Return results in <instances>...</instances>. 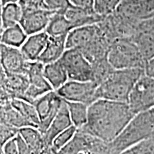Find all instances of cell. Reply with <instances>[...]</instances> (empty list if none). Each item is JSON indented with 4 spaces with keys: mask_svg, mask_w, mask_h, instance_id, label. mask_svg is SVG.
<instances>
[{
    "mask_svg": "<svg viewBox=\"0 0 154 154\" xmlns=\"http://www.w3.org/2000/svg\"><path fill=\"white\" fill-rule=\"evenodd\" d=\"M134 115L127 102L99 99L88 106L87 122L78 130L110 143Z\"/></svg>",
    "mask_w": 154,
    "mask_h": 154,
    "instance_id": "cell-1",
    "label": "cell"
},
{
    "mask_svg": "<svg viewBox=\"0 0 154 154\" xmlns=\"http://www.w3.org/2000/svg\"><path fill=\"white\" fill-rule=\"evenodd\" d=\"M152 136H154V108L134 115L122 132L109 143L110 153H124Z\"/></svg>",
    "mask_w": 154,
    "mask_h": 154,
    "instance_id": "cell-2",
    "label": "cell"
},
{
    "mask_svg": "<svg viewBox=\"0 0 154 154\" xmlns=\"http://www.w3.org/2000/svg\"><path fill=\"white\" fill-rule=\"evenodd\" d=\"M145 72L144 69H113L106 78L98 85L96 100L99 99L128 102L133 87Z\"/></svg>",
    "mask_w": 154,
    "mask_h": 154,
    "instance_id": "cell-3",
    "label": "cell"
},
{
    "mask_svg": "<svg viewBox=\"0 0 154 154\" xmlns=\"http://www.w3.org/2000/svg\"><path fill=\"white\" fill-rule=\"evenodd\" d=\"M108 60L115 69H144L146 61L132 36L116 38L111 42Z\"/></svg>",
    "mask_w": 154,
    "mask_h": 154,
    "instance_id": "cell-4",
    "label": "cell"
},
{
    "mask_svg": "<svg viewBox=\"0 0 154 154\" xmlns=\"http://www.w3.org/2000/svg\"><path fill=\"white\" fill-rule=\"evenodd\" d=\"M127 103L135 114L154 108V79L144 73L133 87Z\"/></svg>",
    "mask_w": 154,
    "mask_h": 154,
    "instance_id": "cell-5",
    "label": "cell"
},
{
    "mask_svg": "<svg viewBox=\"0 0 154 154\" xmlns=\"http://www.w3.org/2000/svg\"><path fill=\"white\" fill-rule=\"evenodd\" d=\"M59 153H110L109 143L77 129L72 139Z\"/></svg>",
    "mask_w": 154,
    "mask_h": 154,
    "instance_id": "cell-6",
    "label": "cell"
},
{
    "mask_svg": "<svg viewBox=\"0 0 154 154\" xmlns=\"http://www.w3.org/2000/svg\"><path fill=\"white\" fill-rule=\"evenodd\" d=\"M60 60L69 80L88 82L92 79V65L77 49H66Z\"/></svg>",
    "mask_w": 154,
    "mask_h": 154,
    "instance_id": "cell-7",
    "label": "cell"
},
{
    "mask_svg": "<svg viewBox=\"0 0 154 154\" xmlns=\"http://www.w3.org/2000/svg\"><path fill=\"white\" fill-rule=\"evenodd\" d=\"M97 87L98 84L92 81L68 80L56 91L65 101L82 102L89 106L96 100Z\"/></svg>",
    "mask_w": 154,
    "mask_h": 154,
    "instance_id": "cell-8",
    "label": "cell"
},
{
    "mask_svg": "<svg viewBox=\"0 0 154 154\" xmlns=\"http://www.w3.org/2000/svg\"><path fill=\"white\" fill-rule=\"evenodd\" d=\"M44 64L39 61H28L26 74L29 84L25 93V101L32 103L41 96L53 91L52 87L44 75Z\"/></svg>",
    "mask_w": 154,
    "mask_h": 154,
    "instance_id": "cell-9",
    "label": "cell"
},
{
    "mask_svg": "<svg viewBox=\"0 0 154 154\" xmlns=\"http://www.w3.org/2000/svg\"><path fill=\"white\" fill-rule=\"evenodd\" d=\"M63 101L56 91L47 92L34 101L33 104L37 112L39 124L38 128L42 134L47 131L56 116Z\"/></svg>",
    "mask_w": 154,
    "mask_h": 154,
    "instance_id": "cell-10",
    "label": "cell"
},
{
    "mask_svg": "<svg viewBox=\"0 0 154 154\" xmlns=\"http://www.w3.org/2000/svg\"><path fill=\"white\" fill-rule=\"evenodd\" d=\"M154 11V0H121L114 12L124 18L138 22Z\"/></svg>",
    "mask_w": 154,
    "mask_h": 154,
    "instance_id": "cell-11",
    "label": "cell"
},
{
    "mask_svg": "<svg viewBox=\"0 0 154 154\" xmlns=\"http://www.w3.org/2000/svg\"><path fill=\"white\" fill-rule=\"evenodd\" d=\"M55 12L43 8L22 9L19 24L28 36L43 32L45 31L50 19Z\"/></svg>",
    "mask_w": 154,
    "mask_h": 154,
    "instance_id": "cell-12",
    "label": "cell"
},
{
    "mask_svg": "<svg viewBox=\"0 0 154 154\" xmlns=\"http://www.w3.org/2000/svg\"><path fill=\"white\" fill-rule=\"evenodd\" d=\"M0 63L6 74H26L28 61L19 48L0 44Z\"/></svg>",
    "mask_w": 154,
    "mask_h": 154,
    "instance_id": "cell-13",
    "label": "cell"
},
{
    "mask_svg": "<svg viewBox=\"0 0 154 154\" xmlns=\"http://www.w3.org/2000/svg\"><path fill=\"white\" fill-rule=\"evenodd\" d=\"M102 34L103 32L98 23L73 29L67 34L66 49H82Z\"/></svg>",
    "mask_w": 154,
    "mask_h": 154,
    "instance_id": "cell-14",
    "label": "cell"
},
{
    "mask_svg": "<svg viewBox=\"0 0 154 154\" xmlns=\"http://www.w3.org/2000/svg\"><path fill=\"white\" fill-rule=\"evenodd\" d=\"M72 125L69 112L68 105L66 101L63 100L56 116L54 118L47 131L43 134L46 145L49 149L50 153H51V143L54 138L58 134Z\"/></svg>",
    "mask_w": 154,
    "mask_h": 154,
    "instance_id": "cell-15",
    "label": "cell"
},
{
    "mask_svg": "<svg viewBox=\"0 0 154 154\" xmlns=\"http://www.w3.org/2000/svg\"><path fill=\"white\" fill-rule=\"evenodd\" d=\"M49 36L45 31L31 34L20 47L25 59L28 61H38L49 40Z\"/></svg>",
    "mask_w": 154,
    "mask_h": 154,
    "instance_id": "cell-16",
    "label": "cell"
},
{
    "mask_svg": "<svg viewBox=\"0 0 154 154\" xmlns=\"http://www.w3.org/2000/svg\"><path fill=\"white\" fill-rule=\"evenodd\" d=\"M63 13L72 24L73 29L86 25L97 24L104 18V17L100 16L96 13L94 10H87L72 5Z\"/></svg>",
    "mask_w": 154,
    "mask_h": 154,
    "instance_id": "cell-17",
    "label": "cell"
},
{
    "mask_svg": "<svg viewBox=\"0 0 154 154\" xmlns=\"http://www.w3.org/2000/svg\"><path fill=\"white\" fill-rule=\"evenodd\" d=\"M111 42L103 33L79 50L90 63H93L107 57Z\"/></svg>",
    "mask_w": 154,
    "mask_h": 154,
    "instance_id": "cell-18",
    "label": "cell"
},
{
    "mask_svg": "<svg viewBox=\"0 0 154 154\" xmlns=\"http://www.w3.org/2000/svg\"><path fill=\"white\" fill-rule=\"evenodd\" d=\"M66 36H49L47 46L38 58V61L44 64H47L60 59L66 49Z\"/></svg>",
    "mask_w": 154,
    "mask_h": 154,
    "instance_id": "cell-19",
    "label": "cell"
},
{
    "mask_svg": "<svg viewBox=\"0 0 154 154\" xmlns=\"http://www.w3.org/2000/svg\"><path fill=\"white\" fill-rule=\"evenodd\" d=\"M19 133L28 145L31 153H50L46 145L43 134L37 127H23L19 128Z\"/></svg>",
    "mask_w": 154,
    "mask_h": 154,
    "instance_id": "cell-20",
    "label": "cell"
},
{
    "mask_svg": "<svg viewBox=\"0 0 154 154\" xmlns=\"http://www.w3.org/2000/svg\"><path fill=\"white\" fill-rule=\"evenodd\" d=\"M44 75L54 91L59 89L69 80L66 69L60 59L44 64Z\"/></svg>",
    "mask_w": 154,
    "mask_h": 154,
    "instance_id": "cell-21",
    "label": "cell"
},
{
    "mask_svg": "<svg viewBox=\"0 0 154 154\" xmlns=\"http://www.w3.org/2000/svg\"><path fill=\"white\" fill-rule=\"evenodd\" d=\"M29 79L25 74H7L5 85L11 99H24L25 93L29 87Z\"/></svg>",
    "mask_w": 154,
    "mask_h": 154,
    "instance_id": "cell-22",
    "label": "cell"
},
{
    "mask_svg": "<svg viewBox=\"0 0 154 154\" xmlns=\"http://www.w3.org/2000/svg\"><path fill=\"white\" fill-rule=\"evenodd\" d=\"M0 124L7 125L17 129L25 126H33L29 121L11 106L10 101L0 105Z\"/></svg>",
    "mask_w": 154,
    "mask_h": 154,
    "instance_id": "cell-23",
    "label": "cell"
},
{
    "mask_svg": "<svg viewBox=\"0 0 154 154\" xmlns=\"http://www.w3.org/2000/svg\"><path fill=\"white\" fill-rule=\"evenodd\" d=\"M27 37V34L24 32L21 25L18 24L4 29L0 37V44L20 49Z\"/></svg>",
    "mask_w": 154,
    "mask_h": 154,
    "instance_id": "cell-24",
    "label": "cell"
},
{
    "mask_svg": "<svg viewBox=\"0 0 154 154\" xmlns=\"http://www.w3.org/2000/svg\"><path fill=\"white\" fill-rule=\"evenodd\" d=\"M72 29H73L72 25L63 13L56 11L50 19L45 32L49 36H57L67 35Z\"/></svg>",
    "mask_w": 154,
    "mask_h": 154,
    "instance_id": "cell-25",
    "label": "cell"
},
{
    "mask_svg": "<svg viewBox=\"0 0 154 154\" xmlns=\"http://www.w3.org/2000/svg\"><path fill=\"white\" fill-rule=\"evenodd\" d=\"M66 103L72 124L77 129L82 128L87 122L88 105L76 101H66Z\"/></svg>",
    "mask_w": 154,
    "mask_h": 154,
    "instance_id": "cell-26",
    "label": "cell"
},
{
    "mask_svg": "<svg viewBox=\"0 0 154 154\" xmlns=\"http://www.w3.org/2000/svg\"><path fill=\"white\" fill-rule=\"evenodd\" d=\"M22 15V9L18 2H9L3 6L2 19L3 28L10 27L19 24Z\"/></svg>",
    "mask_w": 154,
    "mask_h": 154,
    "instance_id": "cell-27",
    "label": "cell"
},
{
    "mask_svg": "<svg viewBox=\"0 0 154 154\" xmlns=\"http://www.w3.org/2000/svg\"><path fill=\"white\" fill-rule=\"evenodd\" d=\"M10 103L14 109H16L26 120L29 121L32 126L38 128L39 120L36 108L33 103L19 99H11Z\"/></svg>",
    "mask_w": 154,
    "mask_h": 154,
    "instance_id": "cell-28",
    "label": "cell"
},
{
    "mask_svg": "<svg viewBox=\"0 0 154 154\" xmlns=\"http://www.w3.org/2000/svg\"><path fill=\"white\" fill-rule=\"evenodd\" d=\"M132 38L137 44L146 63L154 57V36L137 32Z\"/></svg>",
    "mask_w": 154,
    "mask_h": 154,
    "instance_id": "cell-29",
    "label": "cell"
},
{
    "mask_svg": "<svg viewBox=\"0 0 154 154\" xmlns=\"http://www.w3.org/2000/svg\"><path fill=\"white\" fill-rule=\"evenodd\" d=\"M92 65V82H95L99 85L103 82L109 74L112 72L113 69L109 62L108 58L91 63Z\"/></svg>",
    "mask_w": 154,
    "mask_h": 154,
    "instance_id": "cell-30",
    "label": "cell"
},
{
    "mask_svg": "<svg viewBox=\"0 0 154 154\" xmlns=\"http://www.w3.org/2000/svg\"><path fill=\"white\" fill-rule=\"evenodd\" d=\"M76 131L77 128L72 125L58 134L51 143V153H59V151L72 139Z\"/></svg>",
    "mask_w": 154,
    "mask_h": 154,
    "instance_id": "cell-31",
    "label": "cell"
},
{
    "mask_svg": "<svg viewBox=\"0 0 154 154\" xmlns=\"http://www.w3.org/2000/svg\"><path fill=\"white\" fill-rule=\"evenodd\" d=\"M121 2V0H94V9L100 16L105 17L113 14Z\"/></svg>",
    "mask_w": 154,
    "mask_h": 154,
    "instance_id": "cell-32",
    "label": "cell"
},
{
    "mask_svg": "<svg viewBox=\"0 0 154 154\" xmlns=\"http://www.w3.org/2000/svg\"><path fill=\"white\" fill-rule=\"evenodd\" d=\"M71 5L69 0H44V9L53 11L63 12Z\"/></svg>",
    "mask_w": 154,
    "mask_h": 154,
    "instance_id": "cell-33",
    "label": "cell"
},
{
    "mask_svg": "<svg viewBox=\"0 0 154 154\" xmlns=\"http://www.w3.org/2000/svg\"><path fill=\"white\" fill-rule=\"evenodd\" d=\"M19 129L7 125L0 124V149L2 150L3 146L7 140L14 137L18 134Z\"/></svg>",
    "mask_w": 154,
    "mask_h": 154,
    "instance_id": "cell-34",
    "label": "cell"
},
{
    "mask_svg": "<svg viewBox=\"0 0 154 154\" xmlns=\"http://www.w3.org/2000/svg\"><path fill=\"white\" fill-rule=\"evenodd\" d=\"M137 32L154 36V15L142 19L137 24Z\"/></svg>",
    "mask_w": 154,
    "mask_h": 154,
    "instance_id": "cell-35",
    "label": "cell"
},
{
    "mask_svg": "<svg viewBox=\"0 0 154 154\" xmlns=\"http://www.w3.org/2000/svg\"><path fill=\"white\" fill-rule=\"evenodd\" d=\"M18 3L22 9H44V0H19Z\"/></svg>",
    "mask_w": 154,
    "mask_h": 154,
    "instance_id": "cell-36",
    "label": "cell"
},
{
    "mask_svg": "<svg viewBox=\"0 0 154 154\" xmlns=\"http://www.w3.org/2000/svg\"><path fill=\"white\" fill-rule=\"evenodd\" d=\"M2 152L5 154H16L18 153V149L16 138L13 137L7 140L2 147Z\"/></svg>",
    "mask_w": 154,
    "mask_h": 154,
    "instance_id": "cell-37",
    "label": "cell"
},
{
    "mask_svg": "<svg viewBox=\"0 0 154 154\" xmlns=\"http://www.w3.org/2000/svg\"><path fill=\"white\" fill-rule=\"evenodd\" d=\"M17 144V149H18L19 154H30V150L26 141H25L22 136L19 134L18 132L16 136H15Z\"/></svg>",
    "mask_w": 154,
    "mask_h": 154,
    "instance_id": "cell-38",
    "label": "cell"
},
{
    "mask_svg": "<svg viewBox=\"0 0 154 154\" xmlns=\"http://www.w3.org/2000/svg\"><path fill=\"white\" fill-rule=\"evenodd\" d=\"M69 2L75 7L87 9V10H94V0H69Z\"/></svg>",
    "mask_w": 154,
    "mask_h": 154,
    "instance_id": "cell-39",
    "label": "cell"
},
{
    "mask_svg": "<svg viewBox=\"0 0 154 154\" xmlns=\"http://www.w3.org/2000/svg\"><path fill=\"white\" fill-rule=\"evenodd\" d=\"M11 99V96L5 85L0 84V105L5 104L7 102L10 101Z\"/></svg>",
    "mask_w": 154,
    "mask_h": 154,
    "instance_id": "cell-40",
    "label": "cell"
},
{
    "mask_svg": "<svg viewBox=\"0 0 154 154\" xmlns=\"http://www.w3.org/2000/svg\"><path fill=\"white\" fill-rule=\"evenodd\" d=\"M144 72L146 75L154 79V57L146 61L144 67Z\"/></svg>",
    "mask_w": 154,
    "mask_h": 154,
    "instance_id": "cell-41",
    "label": "cell"
},
{
    "mask_svg": "<svg viewBox=\"0 0 154 154\" xmlns=\"http://www.w3.org/2000/svg\"><path fill=\"white\" fill-rule=\"evenodd\" d=\"M6 76H7V74L4 70L2 66L1 63H0V84H5V81L6 79Z\"/></svg>",
    "mask_w": 154,
    "mask_h": 154,
    "instance_id": "cell-42",
    "label": "cell"
},
{
    "mask_svg": "<svg viewBox=\"0 0 154 154\" xmlns=\"http://www.w3.org/2000/svg\"><path fill=\"white\" fill-rule=\"evenodd\" d=\"M2 8H3V4L2 1L0 0V37H1L2 34L4 30L3 25H2Z\"/></svg>",
    "mask_w": 154,
    "mask_h": 154,
    "instance_id": "cell-43",
    "label": "cell"
},
{
    "mask_svg": "<svg viewBox=\"0 0 154 154\" xmlns=\"http://www.w3.org/2000/svg\"><path fill=\"white\" fill-rule=\"evenodd\" d=\"M2 1L3 6L5 5V4L9 3V2H18L19 0H2Z\"/></svg>",
    "mask_w": 154,
    "mask_h": 154,
    "instance_id": "cell-44",
    "label": "cell"
},
{
    "mask_svg": "<svg viewBox=\"0 0 154 154\" xmlns=\"http://www.w3.org/2000/svg\"><path fill=\"white\" fill-rule=\"evenodd\" d=\"M152 15H154V11H153V13H152V14H151V15H150V16H152ZM150 16H149V17H150Z\"/></svg>",
    "mask_w": 154,
    "mask_h": 154,
    "instance_id": "cell-45",
    "label": "cell"
}]
</instances>
